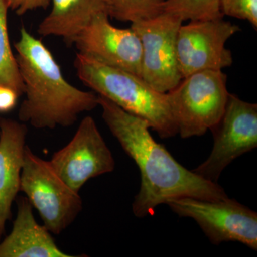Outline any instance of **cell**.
<instances>
[{
  "label": "cell",
  "instance_id": "cell-1",
  "mask_svg": "<svg viewBox=\"0 0 257 257\" xmlns=\"http://www.w3.org/2000/svg\"><path fill=\"white\" fill-rule=\"evenodd\" d=\"M102 119L140 170L141 184L133 203L135 216L151 215L161 204L182 197L221 200L227 194L218 183L187 170L150 135V124L99 95Z\"/></svg>",
  "mask_w": 257,
  "mask_h": 257
},
{
  "label": "cell",
  "instance_id": "cell-2",
  "mask_svg": "<svg viewBox=\"0 0 257 257\" xmlns=\"http://www.w3.org/2000/svg\"><path fill=\"white\" fill-rule=\"evenodd\" d=\"M14 47L26 96L18 111L21 122L39 130L68 127L99 106V95L67 82L52 52L25 27Z\"/></svg>",
  "mask_w": 257,
  "mask_h": 257
},
{
  "label": "cell",
  "instance_id": "cell-3",
  "mask_svg": "<svg viewBox=\"0 0 257 257\" xmlns=\"http://www.w3.org/2000/svg\"><path fill=\"white\" fill-rule=\"evenodd\" d=\"M74 66L83 84L123 110L145 120L161 138L178 134L167 93L158 92L141 77L79 53Z\"/></svg>",
  "mask_w": 257,
  "mask_h": 257
},
{
  "label": "cell",
  "instance_id": "cell-4",
  "mask_svg": "<svg viewBox=\"0 0 257 257\" xmlns=\"http://www.w3.org/2000/svg\"><path fill=\"white\" fill-rule=\"evenodd\" d=\"M226 83L222 70L201 71L167 93L181 138L202 136L219 121L229 94Z\"/></svg>",
  "mask_w": 257,
  "mask_h": 257
},
{
  "label": "cell",
  "instance_id": "cell-5",
  "mask_svg": "<svg viewBox=\"0 0 257 257\" xmlns=\"http://www.w3.org/2000/svg\"><path fill=\"white\" fill-rule=\"evenodd\" d=\"M20 192L38 211L44 226L59 235L67 229L82 210V197L57 175L50 161L25 147Z\"/></svg>",
  "mask_w": 257,
  "mask_h": 257
},
{
  "label": "cell",
  "instance_id": "cell-6",
  "mask_svg": "<svg viewBox=\"0 0 257 257\" xmlns=\"http://www.w3.org/2000/svg\"><path fill=\"white\" fill-rule=\"evenodd\" d=\"M167 204L181 217L194 219L213 244L237 241L256 251V212L235 199L182 197Z\"/></svg>",
  "mask_w": 257,
  "mask_h": 257
},
{
  "label": "cell",
  "instance_id": "cell-7",
  "mask_svg": "<svg viewBox=\"0 0 257 257\" xmlns=\"http://www.w3.org/2000/svg\"><path fill=\"white\" fill-rule=\"evenodd\" d=\"M210 130L214 138L210 155L192 171L218 183L228 165L257 147V104L229 93L222 116Z\"/></svg>",
  "mask_w": 257,
  "mask_h": 257
},
{
  "label": "cell",
  "instance_id": "cell-8",
  "mask_svg": "<svg viewBox=\"0 0 257 257\" xmlns=\"http://www.w3.org/2000/svg\"><path fill=\"white\" fill-rule=\"evenodd\" d=\"M183 22L170 13L133 23L143 48L141 77L158 92L167 93L182 79L177 60V38Z\"/></svg>",
  "mask_w": 257,
  "mask_h": 257
},
{
  "label": "cell",
  "instance_id": "cell-9",
  "mask_svg": "<svg viewBox=\"0 0 257 257\" xmlns=\"http://www.w3.org/2000/svg\"><path fill=\"white\" fill-rule=\"evenodd\" d=\"M241 31L238 25L222 18L190 21L177 34L179 70L184 77L204 70H222L232 65L233 56L226 43Z\"/></svg>",
  "mask_w": 257,
  "mask_h": 257
},
{
  "label": "cell",
  "instance_id": "cell-10",
  "mask_svg": "<svg viewBox=\"0 0 257 257\" xmlns=\"http://www.w3.org/2000/svg\"><path fill=\"white\" fill-rule=\"evenodd\" d=\"M50 165L71 189L79 192L91 179L113 172L112 153L92 116H85L73 138L54 153Z\"/></svg>",
  "mask_w": 257,
  "mask_h": 257
},
{
  "label": "cell",
  "instance_id": "cell-11",
  "mask_svg": "<svg viewBox=\"0 0 257 257\" xmlns=\"http://www.w3.org/2000/svg\"><path fill=\"white\" fill-rule=\"evenodd\" d=\"M106 12L95 15L72 45L81 55L141 77L143 48L140 37L131 28L113 26Z\"/></svg>",
  "mask_w": 257,
  "mask_h": 257
},
{
  "label": "cell",
  "instance_id": "cell-12",
  "mask_svg": "<svg viewBox=\"0 0 257 257\" xmlns=\"http://www.w3.org/2000/svg\"><path fill=\"white\" fill-rule=\"evenodd\" d=\"M28 126L25 123L0 117V241L12 206L20 192V180L26 147Z\"/></svg>",
  "mask_w": 257,
  "mask_h": 257
},
{
  "label": "cell",
  "instance_id": "cell-13",
  "mask_svg": "<svg viewBox=\"0 0 257 257\" xmlns=\"http://www.w3.org/2000/svg\"><path fill=\"white\" fill-rule=\"evenodd\" d=\"M56 244L50 231L35 220L28 198L18 200L11 232L0 241V257H72Z\"/></svg>",
  "mask_w": 257,
  "mask_h": 257
},
{
  "label": "cell",
  "instance_id": "cell-14",
  "mask_svg": "<svg viewBox=\"0 0 257 257\" xmlns=\"http://www.w3.org/2000/svg\"><path fill=\"white\" fill-rule=\"evenodd\" d=\"M51 3L52 9L37 32L42 37H62L69 46L95 15L106 12L103 0H51Z\"/></svg>",
  "mask_w": 257,
  "mask_h": 257
},
{
  "label": "cell",
  "instance_id": "cell-15",
  "mask_svg": "<svg viewBox=\"0 0 257 257\" xmlns=\"http://www.w3.org/2000/svg\"><path fill=\"white\" fill-rule=\"evenodd\" d=\"M8 9L6 0H0V86L11 88L20 96L25 92V86L10 45Z\"/></svg>",
  "mask_w": 257,
  "mask_h": 257
},
{
  "label": "cell",
  "instance_id": "cell-16",
  "mask_svg": "<svg viewBox=\"0 0 257 257\" xmlns=\"http://www.w3.org/2000/svg\"><path fill=\"white\" fill-rule=\"evenodd\" d=\"M166 0H103L109 18L131 24L155 18L164 13Z\"/></svg>",
  "mask_w": 257,
  "mask_h": 257
},
{
  "label": "cell",
  "instance_id": "cell-17",
  "mask_svg": "<svg viewBox=\"0 0 257 257\" xmlns=\"http://www.w3.org/2000/svg\"><path fill=\"white\" fill-rule=\"evenodd\" d=\"M164 12L178 17L183 23L224 17L220 0H166Z\"/></svg>",
  "mask_w": 257,
  "mask_h": 257
},
{
  "label": "cell",
  "instance_id": "cell-18",
  "mask_svg": "<svg viewBox=\"0 0 257 257\" xmlns=\"http://www.w3.org/2000/svg\"><path fill=\"white\" fill-rule=\"evenodd\" d=\"M220 9L224 16L248 22L257 28V0H220Z\"/></svg>",
  "mask_w": 257,
  "mask_h": 257
},
{
  "label": "cell",
  "instance_id": "cell-19",
  "mask_svg": "<svg viewBox=\"0 0 257 257\" xmlns=\"http://www.w3.org/2000/svg\"><path fill=\"white\" fill-rule=\"evenodd\" d=\"M6 3L9 9L14 10L20 16L32 10L47 9L51 0H6Z\"/></svg>",
  "mask_w": 257,
  "mask_h": 257
},
{
  "label": "cell",
  "instance_id": "cell-20",
  "mask_svg": "<svg viewBox=\"0 0 257 257\" xmlns=\"http://www.w3.org/2000/svg\"><path fill=\"white\" fill-rule=\"evenodd\" d=\"M18 93L9 87L0 86V113L9 112L17 104Z\"/></svg>",
  "mask_w": 257,
  "mask_h": 257
}]
</instances>
